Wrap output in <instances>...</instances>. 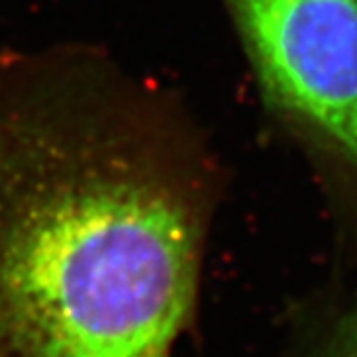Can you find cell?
Wrapping results in <instances>:
<instances>
[{"label":"cell","instance_id":"1","mask_svg":"<svg viewBox=\"0 0 357 357\" xmlns=\"http://www.w3.org/2000/svg\"><path fill=\"white\" fill-rule=\"evenodd\" d=\"M176 122L107 54L0 58V357H172L202 255Z\"/></svg>","mask_w":357,"mask_h":357},{"label":"cell","instance_id":"2","mask_svg":"<svg viewBox=\"0 0 357 357\" xmlns=\"http://www.w3.org/2000/svg\"><path fill=\"white\" fill-rule=\"evenodd\" d=\"M264 107L357 172V0H220Z\"/></svg>","mask_w":357,"mask_h":357},{"label":"cell","instance_id":"3","mask_svg":"<svg viewBox=\"0 0 357 357\" xmlns=\"http://www.w3.org/2000/svg\"><path fill=\"white\" fill-rule=\"evenodd\" d=\"M328 357H357V306L342 319L334 332Z\"/></svg>","mask_w":357,"mask_h":357}]
</instances>
